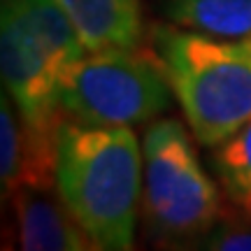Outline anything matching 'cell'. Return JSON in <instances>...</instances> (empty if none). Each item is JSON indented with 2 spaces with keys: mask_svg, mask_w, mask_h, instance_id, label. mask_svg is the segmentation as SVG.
I'll use <instances>...</instances> for the list:
<instances>
[{
  "mask_svg": "<svg viewBox=\"0 0 251 251\" xmlns=\"http://www.w3.org/2000/svg\"><path fill=\"white\" fill-rule=\"evenodd\" d=\"M142 144L130 126L58 121L54 188L93 251H137Z\"/></svg>",
  "mask_w": 251,
  "mask_h": 251,
  "instance_id": "cell-1",
  "label": "cell"
},
{
  "mask_svg": "<svg viewBox=\"0 0 251 251\" xmlns=\"http://www.w3.org/2000/svg\"><path fill=\"white\" fill-rule=\"evenodd\" d=\"M12 200L19 221V251H93L51 188H24Z\"/></svg>",
  "mask_w": 251,
  "mask_h": 251,
  "instance_id": "cell-6",
  "label": "cell"
},
{
  "mask_svg": "<svg viewBox=\"0 0 251 251\" xmlns=\"http://www.w3.org/2000/svg\"><path fill=\"white\" fill-rule=\"evenodd\" d=\"M151 40L188 130L202 147L214 149L251 121V35L226 40L158 26Z\"/></svg>",
  "mask_w": 251,
  "mask_h": 251,
  "instance_id": "cell-2",
  "label": "cell"
},
{
  "mask_svg": "<svg viewBox=\"0 0 251 251\" xmlns=\"http://www.w3.org/2000/svg\"><path fill=\"white\" fill-rule=\"evenodd\" d=\"M5 2L12 5L24 26L37 40V45L47 51L58 77L86 54L70 17L63 12L58 0H5Z\"/></svg>",
  "mask_w": 251,
  "mask_h": 251,
  "instance_id": "cell-8",
  "label": "cell"
},
{
  "mask_svg": "<svg viewBox=\"0 0 251 251\" xmlns=\"http://www.w3.org/2000/svg\"><path fill=\"white\" fill-rule=\"evenodd\" d=\"M165 12L175 26L202 35L226 40L251 35V0H168Z\"/></svg>",
  "mask_w": 251,
  "mask_h": 251,
  "instance_id": "cell-9",
  "label": "cell"
},
{
  "mask_svg": "<svg viewBox=\"0 0 251 251\" xmlns=\"http://www.w3.org/2000/svg\"><path fill=\"white\" fill-rule=\"evenodd\" d=\"M84 49H135L142 35L137 0H58Z\"/></svg>",
  "mask_w": 251,
  "mask_h": 251,
  "instance_id": "cell-7",
  "label": "cell"
},
{
  "mask_svg": "<svg viewBox=\"0 0 251 251\" xmlns=\"http://www.w3.org/2000/svg\"><path fill=\"white\" fill-rule=\"evenodd\" d=\"M0 65L5 91L14 100L24 126L40 137L54 140L61 121V77L47 51L5 0L0 12Z\"/></svg>",
  "mask_w": 251,
  "mask_h": 251,
  "instance_id": "cell-5",
  "label": "cell"
},
{
  "mask_svg": "<svg viewBox=\"0 0 251 251\" xmlns=\"http://www.w3.org/2000/svg\"><path fill=\"white\" fill-rule=\"evenodd\" d=\"M196 251H251V212H224Z\"/></svg>",
  "mask_w": 251,
  "mask_h": 251,
  "instance_id": "cell-11",
  "label": "cell"
},
{
  "mask_svg": "<svg viewBox=\"0 0 251 251\" xmlns=\"http://www.w3.org/2000/svg\"><path fill=\"white\" fill-rule=\"evenodd\" d=\"M170 79L158 56L107 49L81 56L61 75V114L86 126H137L170 107Z\"/></svg>",
  "mask_w": 251,
  "mask_h": 251,
  "instance_id": "cell-4",
  "label": "cell"
},
{
  "mask_svg": "<svg viewBox=\"0 0 251 251\" xmlns=\"http://www.w3.org/2000/svg\"><path fill=\"white\" fill-rule=\"evenodd\" d=\"M212 168L235 209L251 212V121L214 147Z\"/></svg>",
  "mask_w": 251,
  "mask_h": 251,
  "instance_id": "cell-10",
  "label": "cell"
},
{
  "mask_svg": "<svg viewBox=\"0 0 251 251\" xmlns=\"http://www.w3.org/2000/svg\"><path fill=\"white\" fill-rule=\"evenodd\" d=\"M191 135L177 119H158L144 130L140 221L153 251H196L224 214Z\"/></svg>",
  "mask_w": 251,
  "mask_h": 251,
  "instance_id": "cell-3",
  "label": "cell"
}]
</instances>
